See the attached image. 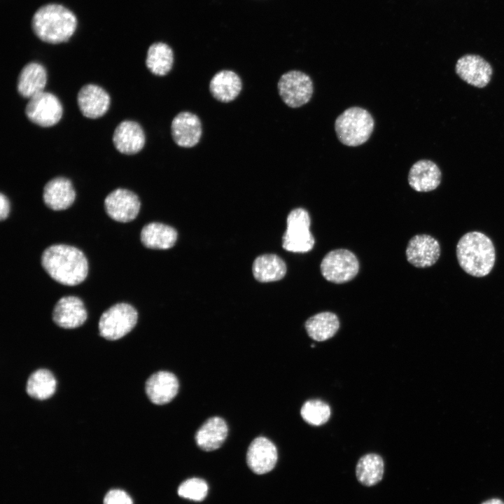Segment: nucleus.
Instances as JSON below:
<instances>
[{
    "label": "nucleus",
    "instance_id": "dca6fc26",
    "mask_svg": "<svg viewBox=\"0 0 504 504\" xmlns=\"http://www.w3.org/2000/svg\"><path fill=\"white\" fill-rule=\"evenodd\" d=\"M179 384L177 377L168 371H158L151 374L145 384L147 397L155 405H164L176 396Z\"/></svg>",
    "mask_w": 504,
    "mask_h": 504
},
{
    "label": "nucleus",
    "instance_id": "72a5a7b5",
    "mask_svg": "<svg viewBox=\"0 0 504 504\" xmlns=\"http://www.w3.org/2000/svg\"><path fill=\"white\" fill-rule=\"evenodd\" d=\"M481 504H504V502L499 498H491L484 501Z\"/></svg>",
    "mask_w": 504,
    "mask_h": 504
},
{
    "label": "nucleus",
    "instance_id": "bb28decb",
    "mask_svg": "<svg viewBox=\"0 0 504 504\" xmlns=\"http://www.w3.org/2000/svg\"><path fill=\"white\" fill-rule=\"evenodd\" d=\"M56 384V379L52 373L48 369L40 368L29 376L25 385V391L31 398L43 400L54 394Z\"/></svg>",
    "mask_w": 504,
    "mask_h": 504
},
{
    "label": "nucleus",
    "instance_id": "20e7f679",
    "mask_svg": "<svg viewBox=\"0 0 504 504\" xmlns=\"http://www.w3.org/2000/svg\"><path fill=\"white\" fill-rule=\"evenodd\" d=\"M374 127L373 117L366 109L352 106L335 120V130L340 141L347 146H358L370 137Z\"/></svg>",
    "mask_w": 504,
    "mask_h": 504
},
{
    "label": "nucleus",
    "instance_id": "c85d7f7f",
    "mask_svg": "<svg viewBox=\"0 0 504 504\" xmlns=\"http://www.w3.org/2000/svg\"><path fill=\"white\" fill-rule=\"evenodd\" d=\"M356 474L358 480L365 486L378 483L383 477L384 461L376 454H368L362 456L356 465Z\"/></svg>",
    "mask_w": 504,
    "mask_h": 504
},
{
    "label": "nucleus",
    "instance_id": "412c9836",
    "mask_svg": "<svg viewBox=\"0 0 504 504\" xmlns=\"http://www.w3.org/2000/svg\"><path fill=\"white\" fill-rule=\"evenodd\" d=\"M228 428L225 420L218 416L208 419L195 434L197 446L206 451L219 448L225 440Z\"/></svg>",
    "mask_w": 504,
    "mask_h": 504
},
{
    "label": "nucleus",
    "instance_id": "2eb2a0df",
    "mask_svg": "<svg viewBox=\"0 0 504 504\" xmlns=\"http://www.w3.org/2000/svg\"><path fill=\"white\" fill-rule=\"evenodd\" d=\"M277 458L275 445L265 437L255 438L250 444L246 454L248 467L258 475L272 470L276 463Z\"/></svg>",
    "mask_w": 504,
    "mask_h": 504
},
{
    "label": "nucleus",
    "instance_id": "f257e3e1",
    "mask_svg": "<svg viewBox=\"0 0 504 504\" xmlns=\"http://www.w3.org/2000/svg\"><path fill=\"white\" fill-rule=\"evenodd\" d=\"M41 263L53 280L65 286L81 284L88 274V262L85 254L70 245L48 246L42 253Z\"/></svg>",
    "mask_w": 504,
    "mask_h": 504
},
{
    "label": "nucleus",
    "instance_id": "9b49d317",
    "mask_svg": "<svg viewBox=\"0 0 504 504\" xmlns=\"http://www.w3.org/2000/svg\"><path fill=\"white\" fill-rule=\"evenodd\" d=\"M455 71L463 80L479 88L487 85L493 74L492 67L486 60L472 54L460 57L456 62Z\"/></svg>",
    "mask_w": 504,
    "mask_h": 504
},
{
    "label": "nucleus",
    "instance_id": "f03ea898",
    "mask_svg": "<svg viewBox=\"0 0 504 504\" xmlns=\"http://www.w3.org/2000/svg\"><path fill=\"white\" fill-rule=\"evenodd\" d=\"M456 257L459 265L466 273L482 277L492 270L496 253L489 237L480 232L472 231L463 235L458 241Z\"/></svg>",
    "mask_w": 504,
    "mask_h": 504
},
{
    "label": "nucleus",
    "instance_id": "473e14b6",
    "mask_svg": "<svg viewBox=\"0 0 504 504\" xmlns=\"http://www.w3.org/2000/svg\"><path fill=\"white\" fill-rule=\"evenodd\" d=\"M0 219L1 220H6L10 213V203L7 197L3 193L0 195Z\"/></svg>",
    "mask_w": 504,
    "mask_h": 504
},
{
    "label": "nucleus",
    "instance_id": "aec40b11",
    "mask_svg": "<svg viewBox=\"0 0 504 504\" xmlns=\"http://www.w3.org/2000/svg\"><path fill=\"white\" fill-rule=\"evenodd\" d=\"M442 174L438 166L430 160H420L410 168L408 183L417 192L435 190L441 182Z\"/></svg>",
    "mask_w": 504,
    "mask_h": 504
},
{
    "label": "nucleus",
    "instance_id": "4468645a",
    "mask_svg": "<svg viewBox=\"0 0 504 504\" xmlns=\"http://www.w3.org/2000/svg\"><path fill=\"white\" fill-rule=\"evenodd\" d=\"M172 136L174 142L183 148L196 146L202 136V123L199 117L189 111L178 113L171 124Z\"/></svg>",
    "mask_w": 504,
    "mask_h": 504
},
{
    "label": "nucleus",
    "instance_id": "f3484780",
    "mask_svg": "<svg viewBox=\"0 0 504 504\" xmlns=\"http://www.w3.org/2000/svg\"><path fill=\"white\" fill-rule=\"evenodd\" d=\"M77 102L82 114L88 118H98L108 111L111 99L100 86L87 84L79 90Z\"/></svg>",
    "mask_w": 504,
    "mask_h": 504
},
{
    "label": "nucleus",
    "instance_id": "7c9ffc66",
    "mask_svg": "<svg viewBox=\"0 0 504 504\" xmlns=\"http://www.w3.org/2000/svg\"><path fill=\"white\" fill-rule=\"evenodd\" d=\"M207 492V484L200 478L188 479L184 481L178 489V496L195 501L204 500Z\"/></svg>",
    "mask_w": 504,
    "mask_h": 504
},
{
    "label": "nucleus",
    "instance_id": "b1692460",
    "mask_svg": "<svg viewBox=\"0 0 504 504\" xmlns=\"http://www.w3.org/2000/svg\"><path fill=\"white\" fill-rule=\"evenodd\" d=\"M177 239V232L172 227L157 222L144 226L141 232L142 244L150 249L165 250L172 248Z\"/></svg>",
    "mask_w": 504,
    "mask_h": 504
},
{
    "label": "nucleus",
    "instance_id": "5701e85b",
    "mask_svg": "<svg viewBox=\"0 0 504 504\" xmlns=\"http://www.w3.org/2000/svg\"><path fill=\"white\" fill-rule=\"evenodd\" d=\"M242 88L239 75L231 70L217 72L209 83V90L212 96L221 102H230L235 99Z\"/></svg>",
    "mask_w": 504,
    "mask_h": 504
},
{
    "label": "nucleus",
    "instance_id": "423d86ee",
    "mask_svg": "<svg viewBox=\"0 0 504 504\" xmlns=\"http://www.w3.org/2000/svg\"><path fill=\"white\" fill-rule=\"evenodd\" d=\"M286 230L282 237V247L293 253H306L315 244L309 230L311 219L308 211L303 208L293 209L287 216Z\"/></svg>",
    "mask_w": 504,
    "mask_h": 504
},
{
    "label": "nucleus",
    "instance_id": "c756f323",
    "mask_svg": "<svg viewBox=\"0 0 504 504\" xmlns=\"http://www.w3.org/2000/svg\"><path fill=\"white\" fill-rule=\"evenodd\" d=\"M300 414L302 419L313 426H321L330 416L329 405L321 400H309L302 405Z\"/></svg>",
    "mask_w": 504,
    "mask_h": 504
},
{
    "label": "nucleus",
    "instance_id": "4be33fe9",
    "mask_svg": "<svg viewBox=\"0 0 504 504\" xmlns=\"http://www.w3.org/2000/svg\"><path fill=\"white\" fill-rule=\"evenodd\" d=\"M47 82V72L43 65L30 62L21 70L17 83L18 93L30 99L44 91Z\"/></svg>",
    "mask_w": 504,
    "mask_h": 504
},
{
    "label": "nucleus",
    "instance_id": "a211bd4d",
    "mask_svg": "<svg viewBox=\"0 0 504 504\" xmlns=\"http://www.w3.org/2000/svg\"><path fill=\"white\" fill-rule=\"evenodd\" d=\"M113 142L120 153L133 155L144 148L146 142L145 133L136 122L124 120L115 129Z\"/></svg>",
    "mask_w": 504,
    "mask_h": 504
},
{
    "label": "nucleus",
    "instance_id": "cd10ccee",
    "mask_svg": "<svg viewBox=\"0 0 504 504\" xmlns=\"http://www.w3.org/2000/svg\"><path fill=\"white\" fill-rule=\"evenodd\" d=\"M173 63V51L167 44L158 42L148 48L146 64L152 74L159 76H165L171 71Z\"/></svg>",
    "mask_w": 504,
    "mask_h": 504
},
{
    "label": "nucleus",
    "instance_id": "0eeeda50",
    "mask_svg": "<svg viewBox=\"0 0 504 504\" xmlns=\"http://www.w3.org/2000/svg\"><path fill=\"white\" fill-rule=\"evenodd\" d=\"M323 276L334 284H344L352 280L359 270V262L354 253L338 248L328 252L320 265Z\"/></svg>",
    "mask_w": 504,
    "mask_h": 504
},
{
    "label": "nucleus",
    "instance_id": "1a4fd4ad",
    "mask_svg": "<svg viewBox=\"0 0 504 504\" xmlns=\"http://www.w3.org/2000/svg\"><path fill=\"white\" fill-rule=\"evenodd\" d=\"M29 99L25 114L31 122L48 127L60 120L63 113L62 105L55 94L43 91Z\"/></svg>",
    "mask_w": 504,
    "mask_h": 504
},
{
    "label": "nucleus",
    "instance_id": "7ed1b4c3",
    "mask_svg": "<svg viewBox=\"0 0 504 504\" xmlns=\"http://www.w3.org/2000/svg\"><path fill=\"white\" fill-rule=\"evenodd\" d=\"M76 25L75 15L58 4H48L41 7L32 19V28L35 34L48 43L67 41L74 34Z\"/></svg>",
    "mask_w": 504,
    "mask_h": 504
},
{
    "label": "nucleus",
    "instance_id": "2f4dec72",
    "mask_svg": "<svg viewBox=\"0 0 504 504\" xmlns=\"http://www.w3.org/2000/svg\"><path fill=\"white\" fill-rule=\"evenodd\" d=\"M104 504H133V501L124 491L111 489L106 494Z\"/></svg>",
    "mask_w": 504,
    "mask_h": 504
},
{
    "label": "nucleus",
    "instance_id": "ddd939ff",
    "mask_svg": "<svg viewBox=\"0 0 504 504\" xmlns=\"http://www.w3.org/2000/svg\"><path fill=\"white\" fill-rule=\"evenodd\" d=\"M87 317L88 313L82 300L72 295L59 299L52 312L53 322L64 329H74L81 326Z\"/></svg>",
    "mask_w": 504,
    "mask_h": 504
},
{
    "label": "nucleus",
    "instance_id": "f8f14e48",
    "mask_svg": "<svg viewBox=\"0 0 504 504\" xmlns=\"http://www.w3.org/2000/svg\"><path fill=\"white\" fill-rule=\"evenodd\" d=\"M440 255L439 242L428 234L412 237L406 248L407 261L413 266L425 268L433 265Z\"/></svg>",
    "mask_w": 504,
    "mask_h": 504
},
{
    "label": "nucleus",
    "instance_id": "6e6552de",
    "mask_svg": "<svg viewBox=\"0 0 504 504\" xmlns=\"http://www.w3.org/2000/svg\"><path fill=\"white\" fill-rule=\"evenodd\" d=\"M277 88L282 101L291 108H298L308 103L314 92L311 78L298 70L284 73L279 80Z\"/></svg>",
    "mask_w": 504,
    "mask_h": 504
},
{
    "label": "nucleus",
    "instance_id": "39448f33",
    "mask_svg": "<svg viewBox=\"0 0 504 504\" xmlns=\"http://www.w3.org/2000/svg\"><path fill=\"white\" fill-rule=\"evenodd\" d=\"M137 320L138 312L132 305L116 303L101 315L98 323L99 335L106 340H118L134 328Z\"/></svg>",
    "mask_w": 504,
    "mask_h": 504
},
{
    "label": "nucleus",
    "instance_id": "393cba45",
    "mask_svg": "<svg viewBox=\"0 0 504 504\" xmlns=\"http://www.w3.org/2000/svg\"><path fill=\"white\" fill-rule=\"evenodd\" d=\"M253 274L260 282L281 280L286 273L285 262L275 254H265L255 258L253 264Z\"/></svg>",
    "mask_w": 504,
    "mask_h": 504
},
{
    "label": "nucleus",
    "instance_id": "6ab92c4d",
    "mask_svg": "<svg viewBox=\"0 0 504 504\" xmlns=\"http://www.w3.org/2000/svg\"><path fill=\"white\" fill-rule=\"evenodd\" d=\"M76 199V192L71 181L65 177H55L44 186L43 200L44 204L53 211L69 208Z\"/></svg>",
    "mask_w": 504,
    "mask_h": 504
},
{
    "label": "nucleus",
    "instance_id": "9d476101",
    "mask_svg": "<svg viewBox=\"0 0 504 504\" xmlns=\"http://www.w3.org/2000/svg\"><path fill=\"white\" fill-rule=\"evenodd\" d=\"M141 207V202L134 192L117 188L111 192L104 200V209L107 215L120 223H128L136 218Z\"/></svg>",
    "mask_w": 504,
    "mask_h": 504
},
{
    "label": "nucleus",
    "instance_id": "a878e982",
    "mask_svg": "<svg viewBox=\"0 0 504 504\" xmlns=\"http://www.w3.org/2000/svg\"><path fill=\"white\" fill-rule=\"evenodd\" d=\"M304 327L312 339L322 342L335 335L340 328V321L334 313L324 312L309 318Z\"/></svg>",
    "mask_w": 504,
    "mask_h": 504
}]
</instances>
